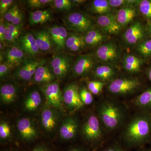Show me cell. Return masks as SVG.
<instances>
[{"mask_svg": "<svg viewBox=\"0 0 151 151\" xmlns=\"http://www.w3.org/2000/svg\"><path fill=\"white\" fill-rule=\"evenodd\" d=\"M151 132L150 119L146 115H139L127 125L123 133V138L129 145H140L148 139Z\"/></svg>", "mask_w": 151, "mask_h": 151, "instance_id": "cell-1", "label": "cell"}, {"mask_svg": "<svg viewBox=\"0 0 151 151\" xmlns=\"http://www.w3.org/2000/svg\"><path fill=\"white\" fill-rule=\"evenodd\" d=\"M98 117L106 129L113 131L122 124L124 113L120 105L112 101H104L98 107Z\"/></svg>", "mask_w": 151, "mask_h": 151, "instance_id": "cell-2", "label": "cell"}, {"mask_svg": "<svg viewBox=\"0 0 151 151\" xmlns=\"http://www.w3.org/2000/svg\"><path fill=\"white\" fill-rule=\"evenodd\" d=\"M98 116L91 114L87 116L81 127V134L84 139L92 145L103 141L104 134Z\"/></svg>", "mask_w": 151, "mask_h": 151, "instance_id": "cell-3", "label": "cell"}, {"mask_svg": "<svg viewBox=\"0 0 151 151\" xmlns=\"http://www.w3.org/2000/svg\"><path fill=\"white\" fill-rule=\"evenodd\" d=\"M64 22L69 29L78 33H86L93 29L91 19L86 14L79 12L69 14L65 18Z\"/></svg>", "mask_w": 151, "mask_h": 151, "instance_id": "cell-4", "label": "cell"}, {"mask_svg": "<svg viewBox=\"0 0 151 151\" xmlns=\"http://www.w3.org/2000/svg\"><path fill=\"white\" fill-rule=\"evenodd\" d=\"M141 86L137 78H118L113 80L108 85V89L112 94L125 95L134 92Z\"/></svg>", "mask_w": 151, "mask_h": 151, "instance_id": "cell-5", "label": "cell"}, {"mask_svg": "<svg viewBox=\"0 0 151 151\" xmlns=\"http://www.w3.org/2000/svg\"><path fill=\"white\" fill-rule=\"evenodd\" d=\"M40 89L46 98L47 105L61 111L63 110V94L57 82L44 84Z\"/></svg>", "mask_w": 151, "mask_h": 151, "instance_id": "cell-6", "label": "cell"}, {"mask_svg": "<svg viewBox=\"0 0 151 151\" xmlns=\"http://www.w3.org/2000/svg\"><path fill=\"white\" fill-rule=\"evenodd\" d=\"M63 99L67 108L71 111H76L84 105L80 98L79 88L75 84H69L64 88Z\"/></svg>", "mask_w": 151, "mask_h": 151, "instance_id": "cell-7", "label": "cell"}, {"mask_svg": "<svg viewBox=\"0 0 151 151\" xmlns=\"http://www.w3.org/2000/svg\"><path fill=\"white\" fill-rule=\"evenodd\" d=\"M71 58L66 55H55L50 62L52 72L57 78L62 79L68 74L71 68Z\"/></svg>", "mask_w": 151, "mask_h": 151, "instance_id": "cell-8", "label": "cell"}, {"mask_svg": "<svg viewBox=\"0 0 151 151\" xmlns=\"http://www.w3.org/2000/svg\"><path fill=\"white\" fill-rule=\"evenodd\" d=\"M97 59L104 63H111L117 61L120 57V51L116 45L111 42L103 44L95 51Z\"/></svg>", "mask_w": 151, "mask_h": 151, "instance_id": "cell-9", "label": "cell"}, {"mask_svg": "<svg viewBox=\"0 0 151 151\" xmlns=\"http://www.w3.org/2000/svg\"><path fill=\"white\" fill-rule=\"evenodd\" d=\"M97 23L104 33L107 34H117L122 27L118 23L116 16L110 13L98 17Z\"/></svg>", "mask_w": 151, "mask_h": 151, "instance_id": "cell-10", "label": "cell"}, {"mask_svg": "<svg viewBox=\"0 0 151 151\" xmlns=\"http://www.w3.org/2000/svg\"><path fill=\"white\" fill-rule=\"evenodd\" d=\"M43 63L42 61L34 60H24L16 71L15 76L21 80L29 81L34 76L38 66L43 64Z\"/></svg>", "mask_w": 151, "mask_h": 151, "instance_id": "cell-11", "label": "cell"}, {"mask_svg": "<svg viewBox=\"0 0 151 151\" xmlns=\"http://www.w3.org/2000/svg\"><path fill=\"white\" fill-rule=\"evenodd\" d=\"M78 124L75 117H69L65 119L60 125L59 134L64 140L69 141L74 139L78 133Z\"/></svg>", "mask_w": 151, "mask_h": 151, "instance_id": "cell-12", "label": "cell"}, {"mask_svg": "<svg viewBox=\"0 0 151 151\" xmlns=\"http://www.w3.org/2000/svg\"><path fill=\"white\" fill-rule=\"evenodd\" d=\"M94 64V58L91 55H80L73 64L72 70L73 74L78 76L86 75L92 69Z\"/></svg>", "mask_w": 151, "mask_h": 151, "instance_id": "cell-13", "label": "cell"}, {"mask_svg": "<svg viewBox=\"0 0 151 151\" xmlns=\"http://www.w3.org/2000/svg\"><path fill=\"white\" fill-rule=\"evenodd\" d=\"M145 35V30L140 22H136L128 27L124 34L125 42L129 45H135L142 40Z\"/></svg>", "mask_w": 151, "mask_h": 151, "instance_id": "cell-14", "label": "cell"}, {"mask_svg": "<svg viewBox=\"0 0 151 151\" xmlns=\"http://www.w3.org/2000/svg\"><path fill=\"white\" fill-rule=\"evenodd\" d=\"M17 128L20 135L25 141L32 140L37 137V130L29 119L24 118L20 119L17 123Z\"/></svg>", "mask_w": 151, "mask_h": 151, "instance_id": "cell-15", "label": "cell"}, {"mask_svg": "<svg viewBox=\"0 0 151 151\" xmlns=\"http://www.w3.org/2000/svg\"><path fill=\"white\" fill-rule=\"evenodd\" d=\"M3 57L4 62L12 68L19 65L24 61V51L18 47H10L6 49Z\"/></svg>", "mask_w": 151, "mask_h": 151, "instance_id": "cell-16", "label": "cell"}, {"mask_svg": "<svg viewBox=\"0 0 151 151\" xmlns=\"http://www.w3.org/2000/svg\"><path fill=\"white\" fill-rule=\"evenodd\" d=\"M47 31L57 49L58 50L64 49L68 36L66 29L63 27L55 26L50 28Z\"/></svg>", "mask_w": 151, "mask_h": 151, "instance_id": "cell-17", "label": "cell"}, {"mask_svg": "<svg viewBox=\"0 0 151 151\" xmlns=\"http://www.w3.org/2000/svg\"><path fill=\"white\" fill-rule=\"evenodd\" d=\"M58 117L55 111L50 108L43 109L41 114V121L44 129L48 132H52L56 128Z\"/></svg>", "mask_w": 151, "mask_h": 151, "instance_id": "cell-18", "label": "cell"}, {"mask_svg": "<svg viewBox=\"0 0 151 151\" xmlns=\"http://www.w3.org/2000/svg\"><path fill=\"white\" fill-rule=\"evenodd\" d=\"M19 42L21 48L28 54L35 55L39 52L40 50L32 34L27 32L22 36L20 38Z\"/></svg>", "mask_w": 151, "mask_h": 151, "instance_id": "cell-19", "label": "cell"}, {"mask_svg": "<svg viewBox=\"0 0 151 151\" xmlns=\"http://www.w3.org/2000/svg\"><path fill=\"white\" fill-rule=\"evenodd\" d=\"M83 37L86 45L90 47L97 46L107 40L108 38L105 33L93 28L85 33Z\"/></svg>", "mask_w": 151, "mask_h": 151, "instance_id": "cell-20", "label": "cell"}, {"mask_svg": "<svg viewBox=\"0 0 151 151\" xmlns=\"http://www.w3.org/2000/svg\"><path fill=\"white\" fill-rule=\"evenodd\" d=\"M33 35L38 46L40 50L44 51H49L54 46L48 31L42 30L35 32Z\"/></svg>", "mask_w": 151, "mask_h": 151, "instance_id": "cell-21", "label": "cell"}, {"mask_svg": "<svg viewBox=\"0 0 151 151\" xmlns=\"http://www.w3.org/2000/svg\"><path fill=\"white\" fill-rule=\"evenodd\" d=\"M86 46L84 37L76 33H71L68 36L65 47L73 52H77L84 49Z\"/></svg>", "mask_w": 151, "mask_h": 151, "instance_id": "cell-22", "label": "cell"}, {"mask_svg": "<svg viewBox=\"0 0 151 151\" xmlns=\"http://www.w3.org/2000/svg\"><path fill=\"white\" fill-rule=\"evenodd\" d=\"M54 76L48 68L42 64L37 68L34 79L36 83L44 85L52 82L54 79Z\"/></svg>", "mask_w": 151, "mask_h": 151, "instance_id": "cell-23", "label": "cell"}, {"mask_svg": "<svg viewBox=\"0 0 151 151\" xmlns=\"http://www.w3.org/2000/svg\"><path fill=\"white\" fill-rule=\"evenodd\" d=\"M116 71L111 65H103L97 66L94 69V75L95 78L100 81L105 82L113 79L116 75Z\"/></svg>", "mask_w": 151, "mask_h": 151, "instance_id": "cell-24", "label": "cell"}, {"mask_svg": "<svg viewBox=\"0 0 151 151\" xmlns=\"http://www.w3.org/2000/svg\"><path fill=\"white\" fill-rule=\"evenodd\" d=\"M137 15V10L133 7H124L118 11L116 17L121 27L124 26L132 22Z\"/></svg>", "mask_w": 151, "mask_h": 151, "instance_id": "cell-25", "label": "cell"}, {"mask_svg": "<svg viewBox=\"0 0 151 151\" xmlns=\"http://www.w3.org/2000/svg\"><path fill=\"white\" fill-rule=\"evenodd\" d=\"M52 17L50 10H37L30 13L29 20L31 25L42 24L51 20Z\"/></svg>", "mask_w": 151, "mask_h": 151, "instance_id": "cell-26", "label": "cell"}, {"mask_svg": "<svg viewBox=\"0 0 151 151\" xmlns=\"http://www.w3.org/2000/svg\"><path fill=\"white\" fill-rule=\"evenodd\" d=\"M17 94V88L13 84H5L1 86L0 97L1 101L4 104H10L14 102L16 98Z\"/></svg>", "mask_w": 151, "mask_h": 151, "instance_id": "cell-27", "label": "cell"}, {"mask_svg": "<svg viewBox=\"0 0 151 151\" xmlns=\"http://www.w3.org/2000/svg\"><path fill=\"white\" fill-rule=\"evenodd\" d=\"M142 60L133 55H128L125 56L124 60V68L130 73H137L140 70Z\"/></svg>", "mask_w": 151, "mask_h": 151, "instance_id": "cell-28", "label": "cell"}, {"mask_svg": "<svg viewBox=\"0 0 151 151\" xmlns=\"http://www.w3.org/2000/svg\"><path fill=\"white\" fill-rule=\"evenodd\" d=\"M42 102L41 97L37 91L31 92L27 96L24 102V107L28 111H35L40 105Z\"/></svg>", "mask_w": 151, "mask_h": 151, "instance_id": "cell-29", "label": "cell"}, {"mask_svg": "<svg viewBox=\"0 0 151 151\" xmlns=\"http://www.w3.org/2000/svg\"><path fill=\"white\" fill-rule=\"evenodd\" d=\"M111 7L108 1L106 0H94L91 4V10L94 13L104 14L110 13Z\"/></svg>", "mask_w": 151, "mask_h": 151, "instance_id": "cell-30", "label": "cell"}, {"mask_svg": "<svg viewBox=\"0 0 151 151\" xmlns=\"http://www.w3.org/2000/svg\"><path fill=\"white\" fill-rule=\"evenodd\" d=\"M134 104L141 108L151 107V88L136 97L134 100Z\"/></svg>", "mask_w": 151, "mask_h": 151, "instance_id": "cell-31", "label": "cell"}, {"mask_svg": "<svg viewBox=\"0 0 151 151\" xmlns=\"http://www.w3.org/2000/svg\"><path fill=\"white\" fill-rule=\"evenodd\" d=\"M137 50L143 56L148 57L151 55V39L144 41L139 43L137 47Z\"/></svg>", "mask_w": 151, "mask_h": 151, "instance_id": "cell-32", "label": "cell"}, {"mask_svg": "<svg viewBox=\"0 0 151 151\" xmlns=\"http://www.w3.org/2000/svg\"><path fill=\"white\" fill-rule=\"evenodd\" d=\"M105 82L100 81H88L87 82V87L92 94L97 95L102 92Z\"/></svg>", "mask_w": 151, "mask_h": 151, "instance_id": "cell-33", "label": "cell"}, {"mask_svg": "<svg viewBox=\"0 0 151 151\" xmlns=\"http://www.w3.org/2000/svg\"><path fill=\"white\" fill-rule=\"evenodd\" d=\"M79 94L81 101L84 105L92 104L93 101V96L89 89L85 87H81L79 88Z\"/></svg>", "mask_w": 151, "mask_h": 151, "instance_id": "cell-34", "label": "cell"}, {"mask_svg": "<svg viewBox=\"0 0 151 151\" xmlns=\"http://www.w3.org/2000/svg\"><path fill=\"white\" fill-rule=\"evenodd\" d=\"M52 3L54 7L59 11L70 10L73 5L72 1L69 0H54Z\"/></svg>", "mask_w": 151, "mask_h": 151, "instance_id": "cell-35", "label": "cell"}, {"mask_svg": "<svg viewBox=\"0 0 151 151\" xmlns=\"http://www.w3.org/2000/svg\"><path fill=\"white\" fill-rule=\"evenodd\" d=\"M139 9L143 15L151 18V1L143 0L139 3Z\"/></svg>", "mask_w": 151, "mask_h": 151, "instance_id": "cell-36", "label": "cell"}, {"mask_svg": "<svg viewBox=\"0 0 151 151\" xmlns=\"http://www.w3.org/2000/svg\"><path fill=\"white\" fill-rule=\"evenodd\" d=\"M52 0H28L27 1V5L32 8H43L52 3Z\"/></svg>", "mask_w": 151, "mask_h": 151, "instance_id": "cell-37", "label": "cell"}, {"mask_svg": "<svg viewBox=\"0 0 151 151\" xmlns=\"http://www.w3.org/2000/svg\"><path fill=\"white\" fill-rule=\"evenodd\" d=\"M11 135V128L9 125L6 122H1L0 124V138L5 140L8 138Z\"/></svg>", "mask_w": 151, "mask_h": 151, "instance_id": "cell-38", "label": "cell"}, {"mask_svg": "<svg viewBox=\"0 0 151 151\" xmlns=\"http://www.w3.org/2000/svg\"><path fill=\"white\" fill-rule=\"evenodd\" d=\"M18 6L14 5L4 15V18L9 22H11L15 16L19 12Z\"/></svg>", "mask_w": 151, "mask_h": 151, "instance_id": "cell-39", "label": "cell"}, {"mask_svg": "<svg viewBox=\"0 0 151 151\" xmlns=\"http://www.w3.org/2000/svg\"><path fill=\"white\" fill-rule=\"evenodd\" d=\"M14 1L13 0H1L0 1V13L1 15H4L9 9V8Z\"/></svg>", "mask_w": 151, "mask_h": 151, "instance_id": "cell-40", "label": "cell"}, {"mask_svg": "<svg viewBox=\"0 0 151 151\" xmlns=\"http://www.w3.org/2000/svg\"><path fill=\"white\" fill-rule=\"evenodd\" d=\"M109 5L111 7H127V1L124 0H110L108 1Z\"/></svg>", "mask_w": 151, "mask_h": 151, "instance_id": "cell-41", "label": "cell"}, {"mask_svg": "<svg viewBox=\"0 0 151 151\" xmlns=\"http://www.w3.org/2000/svg\"><path fill=\"white\" fill-rule=\"evenodd\" d=\"M24 19L23 14L20 10L16 15L13 19L11 23L16 26H21Z\"/></svg>", "mask_w": 151, "mask_h": 151, "instance_id": "cell-42", "label": "cell"}, {"mask_svg": "<svg viewBox=\"0 0 151 151\" xmlns=\"http://www.w3.org/2000/svg\"><path fill=\"white\" fill-rule=\"evenodd\" d=\"M11 68L10 67L5 63H1V65H0V77H1V78H2L7 75Z\"/></svg>", "mask_w": 151, "mask_h": 151, "instance_id": "cell-43", "label": "cell"}, {"mask_svg": "<svg viewBox=\"0 0 151 151\" xmlns=\"http://www.w3.org/2000/svg\"><path fill=\"white\" fill-rule=\"evenodd\" d=\"M2 19H1L0 24V40L1 42H4V41L5 40V34L6 32V27L5 23L4 22Z\"/></svg>", "mask_w": 151, "mask_h": 151, "instance_id": "cell-44", "label": "cell"}, {"mask_svg": "<svg viewBox=\"0 0 151 151\" xmlns=\"http://www.w3.org/2000/svg\"><path fill=\"white\" fill-rule=\"evenodd\" d=\"M103 151H126L119 146L113 145L108 147Z\"/></svg>", "mask_w": 151, "mask_h": 151, "instance_id": "cell-45", "label": "cell"}, {"mask_svg": "<svg viewBox=\"0 0 151 151\" xmlns=\"http://www.w3.org/2000/svg\"><path fill=\"white\" fill-rule=\"evenodd\" d=\"M32 151H50L46 147L42 145L37 146Z\"/></svg>", "mask_w": 151, "mask_h": 151, "instance_id": "cell-46", "label": "cell"}, {"mask_svg": "<svg viewBox=\"0 0 151 151\" xmlns=\"http://www.w3.org/2000/svg\"><path fill=\"white\" fill-rule=\"evenodd\" d=\"M72 1L73 5H78L80 4L86 2V1H83V0H73V1Z\"/></svg>", "mask_w": 151, "mask_h": 151, "instance_id": "cell-47", "label": "cell"}, {"mask_svg": "<svg viewBox=\"0 0 151 151\" xmlns=\"http://www.w3.org/2000/svg\"><path fill=\"white\" fill-rule=\"evenodd\" d=\"M68 151H85L83 149L80 148H74L70 149Z\"/></svg>", "mask_w": 151, "mask_h": 151, "instance_id": "cell-48", "label": "cell"}, {"mask_svg": "<svg viewBox=\"0 0 151 151\" xmlns=\"http://www.w3.org/2000/svg\"><path fill=\"white\" fill-rule=\"evenodd\" d=\"M148 76L150 80L151 81V68L148 71Z\"/></svg>", "mask_w": 151, "mask_h": 151, "instance_id": "cell-49", "label": "cell"}, {"mask_svg": "<svg viewBox=\"0 0 151 151\" xmlns=\"http://www.w3.org/2000/svg\"><path fill=\"white\" fill-rule=\"evenodd\" d=\"M149 32H150V35L151 36V22L150 23V25H149Z\"/></svg>", "mask_w": 151, "mask_h": 151, "instance_id": "cell-50", "label": "cell"}, {"mask_svg": "<svg viewBox=\"0 0 151 151\" xmlns=\"http://www.w3.org/2000/svg\"></svg>", "mask_w": 151, "mask_h": 151, "instance_id": "cell-51", "label": "cell"}]
</instances>
